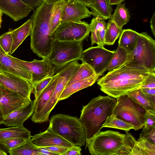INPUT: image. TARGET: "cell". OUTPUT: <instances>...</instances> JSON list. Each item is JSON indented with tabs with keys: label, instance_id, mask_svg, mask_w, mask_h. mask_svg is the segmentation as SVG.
Listing matches in <instances>:
<instances>
[{
	"label": "cell",
	"instance_id": "ba28073f",
	"mask_svg": "<svg viewBox=\"0 0 155 155\" xmlns=\"http://www.w3.org/2000/svg\"><path fill=\"white\" fill-rule=\"evenodd\" d=\"M127 60L155 72V40L147 32L139 33L136 47Z\"/></svg>",
	"mask_w": 155,
	"mask_h": 155
},
{
	"label": "cell",
	"instance_id": "ee69618b",
	"mask_svg": "<svg viewBox=\"0 0 155 155\" xmlns=\"http://www.w3.org/2000/svg\"><path fill=\"white\" fill-rule=\"evenodd\" d=\"M37 152L38 155H56L55 153L49 150L45 147H38Z\"/></svg>",
	"mask_w": 155,
	"mask_h": 155
},
{
	"label": "cell",
	"instance_id": "484cf974",
	"mask_svg": "<svg viewBox=\"0 0 155 155\" xmlns=\"http://www.w3.org/2000/svg\"><path fill=\"white\" fill-rule=\"evenodd\" d=\"M130 155H155V144L148 142L140 134Z\"/></svg>",
	"mask_w": 155,
	"mask_h": 155
},
{
	"label": "cell",
	"instance_id": "681fc988",
	"mask_svg": "<svg viewBox=\"0 0 155 155\" xmlns=\"http://www.w3.org/2000/svg\"><path fill=\"white\" fill-rule=\"evenodd\" d=\"M8 153V151L0 143V155H7Z\"/></svg>",
	"mask_w": 155,
	"mask_h": 155
},
{
	"label": "cell",
	"instance_id": "74e56055",
	"mask_svg": "<svg viewBox=\"0 0 155 155\" xmlns=\"http://www.w3.org/2000/svg\"><path fill=\"white\" fill-rule=\"evenodd\" d=\"M140 134L148 142L155 144V126L144 127Z\"/></svg>",
	"mask_w": 155,
	"mask_h": 155
},
{
	"label": "cell",
	"instance_id": "f35d334b",
	"mask_svg": "<svg viewBox=\"0 0 155 155\" xmlns=\"http://www.w3.org/2000/svg\"><path fill=\"white\" fill-rule=\"evenodd\" d=\"M144 117L145 125L144 127H148L155 126V112L146 110Z\"/></svg>",
	"mask_w": 155,
	"mask_h": 155
},
{
	"label": "cell",
	"instance_id": "836d02e7",
	"mask_svg": "<svg viewBox=\"0 0 155 155\" xmlns=\"http://www.w3.org/2000/svg\"><path fill=\"white\" fill-rule=\"evenodd\" d=\"M95 74L93 69L89 65L86 63H82L78 70L66 85L83 80Z\"/></svg>",
	"mask_w": 155,
	"mask_h": 155
},
{
	"label": "cell",
	"instance_id": "f6af8a7d",
	"mask_svg": "<svg viewBox=\"0 0 155 155\" xmlns=\"http://www.w3.org/2000/svg\"><path fill=\"white\" fill-rule=\"evenodd\" d=\"M155 13L154 12L150 21V27L153 36L155 37Z\"/></svg>",
	"mask_w": 155,
	"mask_h": 155
},
{
	"label": "cell",
	"instance_id": "e575fe53",
	"mask_svg": "<svg viewBox=\"0 0 155 155\" xmlns=\"http://www.w3.org/2000/svg\"><path fill=\"white\" fill-rule=\"evenodd\" d=\"M11 29L0 36V46L6 53L10 54L13 39Z\"/></svg>",
	"mask_w": 155,
	"mask_h": 155
},
{
	"label": "cell",
	"instance_id": "9c48e42d",
	"mask_svg": "<svg viewBox=\"0 0 155 155\" xmlns=\"http://www.w3.org/2000/svg\"><path fill=\"white\" fill-rule=\"evenodd\" d=\"M90 32V24L84 21L61 24L51 35L54 40L62 41H83Z\"/></svg>",
	"mask_w": 155,
	"mask_h": 155
},
{
	"label": "cell",
	"instance_id": "4dcf8cb0",
	"mask_svg": "<svg viewBox=\"0 0 155 155\" xmlns=\"http://www.w3.org/2000/svg\"><path fill=\"white\" fill-rule=\"evenodd\" d=\"M127 56L126 51L123 48L118 46L105 69V72L107 70L110 71L120 66L126 61Z\"/></svg>",
	"mask_w": 155,
	"mask_h": 155
},
{
	"label": "cell",
	"instance_id": "2e32d148",
	"mask_svg": "<svg viewBox=\"0 0 155 155\" xmlns=\"http://www.w3.org/2000/svg\"><path fill=\"white\" fill-rule=\"evenodd\" d=\"M0 72L8 73L31 81V73L23 68L14 60L10 54H7L0 46Z\"/></svg>",
	"mask_w": 155,
	"mask_h": 155
},
{
	"label": "cell",
	"instance_id": "d4e9b609",
	"mask_svg": "<svg viewBox=\"0 0 155 155\" xmlns=\"http://www.w3.org/2000/svg\"><path fill=\"white\" fill-rule=\"evenodd\" d=\"M31 137V132L24 126L0 128V141L14 137L27 139Z\"/></svg>",
	"mask_w": 155,
	"mask_h": 155
},
{
	"label": "cell",
	"instance_id": "ab89813d",
	"mask_svg": "<svg viewBox=\"0 0 155 155\" xmlns=\"http://www.w3.org/2000/svg\"><path fill=\"white\" fill-rule=\"evenodd\" d=\"M140 88H155V72H150Z\"/></svg>",
	"mask_w": 155,
	"mask_h": 155
},
{
	"label": "cell",
	"instance_id": "5bb4252c",
	"mask_svg": "<svg viewBox=\"0 0 155 155\" xmlns=\"http://www.w3.org/2000/svg\"><path fill=\"white\" fill-rule=\"evenodd\" d=\"M0 9L15 21L27 16L33 10L21 0H0Z\"/></svg>",
	"mask_w": 155,
	"mask_h": 155
},
{
	"label": "cell",
	"instance_id": "9a60e30c",
	"mask_svg": "<svg viewBox=\"0 0 155 155\" xmlns=\"http://www.w3.org/2000/svg\"><path fill=\"white\" fill-rule=\"evenodd\" d=\"M91 13L83 4L74 1H66L61 17V24L71 21H79L89 17Z\"/></svg>",
	"mask_w": 155,
	"mask_h": 155
},
{
	"label": "cell",
	"instance_id": "db71d44e",
	"mask_svg": "<svg viewBox=\"0 0 155 155\" xmlns=\"http://www.w3.org/2000/svg\"><path fill=\"white\" fill-rule=\"evenodd\" d=\"M0 27H1V26H0Z\"/></svg>",
	"mask_w": 155,
	"mask_h": 155
},
{
	"label": "cell",
	"instance_id": "7a4b0ae2",
	"mask_svg": "<svg viewBox=\"0 0 155 155\" xmlns=\"http://www.w3.org/2000/svg\"><path fill=\"white\" fill-rule=\"evenodd\" d=\"M116 99L99 95L83 106L79 119L84 127L86 143L101 131L107 117L113 114Z\"/></svg>",
	"mask_w": 155,
	"mask_h": 155
},
{
	"label": "cell",
	"instance_id": "f5cc1de1",
	"mask_svg": "<svg viewBox=\"0 0 155 155\" xmlns=\"http://www.w3.org/2000/svg\"><path fill=\"white\" fill-rule=\"evenodd\" d=\"M3 15V13L0 9V26H1V23L2 21V16Z\"/></svg>",
	"mask_w": 155,
	"mask_h": 155
},
{
	"label": "cell",
	"instance_id": "816d5d0a",
	"mask_svg": "<svg viewBox=\"0 0 155 155\" xmlns=\"http://www.w3.org/2000/svg\"><path fill=\"white\" fill-rule=\"evenodd\" d=\"M4 118L2 111L0 107V125L2 124Z\"/></svg>",
	"mask_w": 155,
	"mask_h": 155
},
{
	"label": "cell",
	"instance_id": "4316f807",
	"mask_svg": "<svg viewBox=\"0 0 155 155\" xmlns=\"http://www.w3.org/2000/svg\"><path fill=\"white\" fill-rule=\"evenodd\" d=\"M66 1L60 2L53 4L50 18L51 35L61 24L63 9Z\"/></svg>",
	"mask_w": 155,
	"mask_h": 155
},
{
	"label": "cell",
	"instance_id": "7dc6e473",
	"mask_svg": "<svg viewBox=\"0 0 155 155\" xmlns=\"http://www.w3.org/2000/svg\"><path fill=\"white\" fill-rule=\"evenodd\" d=\"M81 3L85 5L86 7L90 8L91 5L93 0H73Z\"/></svg>",
	"mask_w": 155,
	"mask_h": 155
},
{
	"label": "cell",
	"instance_id": "277c9868",
	"mask_svg": "<svg viewBox=\"0 0 155 155\" xmlns=\"http://www.w3.org/2000/svg\"><path fill=\"white\" fill-rule=\"evenodd\" d=\"M111 130L101 131L86 143L92 155H130L136 140L130 133Z\"/></svg>",
	"mask_w": 155,
	"mask_h": 155
},
{
	"label": "cell",
	"instance_id": "44dd1931",
	"mask_svg": "<svg viewBox=\"0 0 155 155\" xmlns=\"http://www.w3.org/2000/svg\"><path fill=\"white\" fill-rule=\"evenodd\" d=\"M102 75L101 74H95L83 80L66 85L59 98L58 102L68 98L74 93L81 90L91 86Z\"/></svg>",
	"mask_w": 155,
	"mask_h": 155
},
{
	"label": "cell",
	"instance_id": "b9f144b4",
	"mask_svg": "<svg viewBox=\"0 0 155 155\" xmlns=\"http://www.w3.org/2000/svg\"><path fill=\"white\" fill-rule=\"evenodd\" d=\"M81 150V147L73 146L69 147L64 155H80Z\"/></svg>",
	"mask_w": 155,
	"mask_h": 155
},
{
	"label": "cell",
	"instance_id": "8fae6325",
	"mask_svg": "<svg viewBox=\"0 0 155 155\" xmlns=\"http://www.w3.org/2000/svg\"><path fill=\"white\" fill-rule=\"evenodd\" d=\"M12 57L21 67L31 73L32 84L45 78L52 76L55 73L54 68L48 58H42L41 60L34 59L31 61H28Z\"/></svg>",
	"mask_w": 155,
	"mask_h": 155
},
{
	"label": "cell",
	"instance_id": "d6986e66",
	"mask_svg": "<svg viewBox=\"0 0 155 155\" xmlns=\"http://www.w3.org/2000/svg\"><path fill=\"white\" fill-rule=\"evenodd\" d=\"M58 75V72L53 76L48 84L34 100V110L31 118V120L33 122L35 123L53 93L56 85Z\"/></svg>",
	"mask_w": 155,
	"mask_h": 155
},
{
	"label": "cell",
	"instance_id": "5b68a950",
	"mask_svg": "<svg viewBox=\"0 0 155 155\" xmlns=\"http://www.w3.org/2000/svg\"><path fill=\"white\" fill-rule=\"evenodd\" d=\"M47 130L60 136L73 145L81 147L86 142L84 127L77 117L63 114L51 117Z\"/></svg>",
	"mask_w": 155,
	"mask_h": 155
},
{
	"label": "cell",
	"instance_id": "3957f363",
	"mask_svg": "<svg viewBox=\"0 0 155 155\" xmlns=\"http://www.w3.org/2000/svg\"><path fill=\"white\" fill-rule=\"evenodd\" d=\"M53 5L43 1L34 11L31 17V48L34 53L42 58H48L52 48L54 39L51 37L50 18Z\"/></svg>",
	"mask_w": 155,
	"mask_h": 155
},
{
	"label": "cell",
	"instance_id": "8d00e7d4",
	"mask_svg": "<svg viewBox=\"0 0 155 155\" xmlns=\"http://www.w3.org/2000/svg\"><path fill=\"white\" fill-rule=\"evenodd\" d=\"M53 76L47 77L32 84L33 87L32 92L35 98L36 97L48 84L52 79Z\"/></svg>",
	"mask_w": 155,
	"mask_h": 155
},
{
	"label": "cell",
	"instance_id": "e0dca14e",
	"mask_svg": "<svg viewBox=\"0 0 155 155\" xmlns=\"http://www.w3.org/2000/svg\"><path fill=\"white\" fill-rule=\"evenodd\" d=\"M31 139L32 142L38 147L61 145L70 147L74 146L60 136L47 130L31 136Z\"/></svg>",
	"mask_w": 155,
	"mask_h": 155
},
{
	"label": "cell",
	"instance_id": "f546056e",
	"mask_svg": "<svg viewBox=\"0 0 155 155\" xmlns=\"http://www.w3.org/2000/svg\"><path fill=\"white\" fill-rule=\"evenodd\" d=\"M103 127L117 129L126 132L134 128V126L131 123L120 119L113 114L107 117L102 127Z\"/></svg>",
	"mask_w": 155,
	"mask_h": 155
},
{
	"label": "cell",
	"instance_id": "ffe728a7",
	"mask_svg": "<svg viewBox=\"0 0 155 155\" xmlns=\"http://www.w3.org/2000/svg\"><path fill=\"white\" fill-rule=\"evenodd\" d=\"M107 24L104 20L95 17L90 24L91 45L96 44L97 46L104 47V42Z\"/></svg>",
	"mask_w": 155,
	"mask_h": 155
},
{
	"label": "cell",
	"instance_id": "7402d4cb",
	"mask_svg": "<svg viewBox=\"0 0 155 155\" xmlns=\"http://www.w3.org/2000/svg\"><path fill=\"white\" fill-rule=\"evenodd\" d=\"M32 23V19L31 18L19 27L14 30H11L13 41L10 55L15 51L28 36L30 35Z\"/></svg>",
	"mask_w": 155,
	"mask_h": 155
},
{
	"label": "cell",
	"instance_id": "1f68e13d",
	"mask_svg": "<svg viewBox=\"0 0 155 155\" xmlns=\"http://www.w3.org/2000/svg\"><path fill=\"white\" fill-rule=\"evenodd\" d=\"M38 147L32 142L31 138L27 139L21 146L9 150L10 155H38L37 152Z\"/></svg>",
	"mask_w": 155,
	"mask_h": 155
},
{
	"label": "cell",
	"instance_id": "7bdbcfd3",
	"mask_svg": "<svg viewBox=\"0 0 155 155\" xmlns=\"http://www.w3.org/2000/svg\"><path fill=\"white\" fill-rule=\"evenodd\" d=\"M31 7L34 11L43 1V0H21Z\"/></svg>",
	"mask_w": 155,
	"mask_h": 155
},
{
	"label": "cell",
	"instance_id": "ac0fdd59",
	"mask_svg": "<svg viewBox=\"0 0 155 155\" xmlns=\"http://www.w3.org/2000/svg\"><path fill=\"white\" fill-rule=\"evenodd\" d=\"M34 110V101L14 110L4 118L2 124L6 126H24V122L32 115Z\"/></svg>",
	"mask_w": 155,
	"mask_h": 155
},
{
	"label": "cell",
	"instance_id": "d6a6232c",
	"mask_svg": "<svg viewBox=\"0 0 155 155\" xmlns=\"http://www.w3.org/2000/svg\"><path fill=\"white\" fill-rule=\"evenodd\" d=\"M127 94L147 110H150L155 112V106L147 99L140 88L134 90Z\"/></svg>",
	"mask_w": 155,
	"mask_h": 155
},
{
	"label": "cell",
	"instance_id": "7c38bea8",
	"mask_svg": "<svg viewBox=\"0 0 155 155\" xmlns=\"http://www.w3.org/2000/svg\"><path fill=\"white\" fill-rule=\"evenodd\" d=\"M31 101L0 85V107L3 118L12 112L29 104Z\"/></svg>",
	"mask_w": 155,
	"mask_h": 155
},
{
	"label": "cell",
	"instance_id": "c3c4849f",
	"mask_svg": "<svg viewBox=\"0 0 155 155\" xmlns=\"http://www.w3.org/2000/svg\"><path fill=\"white\" fill-rule=\"evenodd\" d=\"M43 1L48 5L53 4L62 1H67L69 0H43Z\"/></svg>",
	"mask_w": 155,
	"mask_h": 155
},
{
	"label": "cell",
	"instance_id": "bcb514c9",
	"mask_svg": "<svg viewBox=\"0 0 155 155\" xmlns=\"http://www.w3.org/2000/svg\"><path fill=\"white\" fill-rule=\"evenodd\" d=\"M143 94L155 95V88H140Z\"/></svg>",
	"mask_w": 155,
	"mask_h": 155
},
{
	"label": "cell",
	"instance_id": "d590c367",
	"mask_svg": "<svg viewBox=\"0 0 155 155\" xmlns=\"http://www.w3.org/2000/svg\"><path fill=\"white\" fill-rule=\"evenodd\" d=\"M27 139L14 137L0 141V143L8 151L15 148L24 144Z\"/></svg>",
	"mask_w": 155,
	"mask_h": 155
},
{
	"label": "cell",
	"instance_id": "f1b7e54d",
	"mask_svg": "<svg viewBox=\"0 0 155 155\" xmlns=\"http://www.w3.org/2000/svg\"><path fill=\"white\" fill-rule=\"evenodd\" d=\"M122 28L118 27L110 19L107 24L104 37V44L113 45L121 35Z\"/></svg>",
	"mask_w": 155,
	"mask_h": 155
},
{
	"label": "cell",
	"instance_id": "f907efd6",
	"mask_svg": "<svg viewBox=\"0 0 155 155\" xmlns=\"http://www.w3.org/2000/svg\"><path fill=\"white\" fill-rule=\"evenodd\" d=\"M124 0H109V3L111 5H116L121 3Z\"/></svg>",
	"mask_w": 155,
	"mask_h": 155
},
{
	"label": "cell",
	"instance_id": "4fadbf2b",
	"mask_svg": "<svg viewBox=\"0 0 155 155\" xmlns=\"http://www.w3.org/2000/svg\"><path fill=\"white\" fill-rule=\"evenodd\" d=\"M0 85L24 97L31 99L33 90L32 84L25 79L11 74L0 72Z\"/></svg>",
	"mask_w": 155,
	"mask_h": 155
},
{
	"label": "cell",
	"instance_id": "6da1fadb",
	"mask_svg": "<svg viewBox=\"0 0 155 155\" xmlns=\"http://www.w3.org/2000/svg\"><path fill=\"white\" fill-rule=\"evenodd\" d=\"M143 66L126 61L97 80L101 91L114 98L140 88L150 72Z\"/></svg>",
	"mask_w": 155,
	"mask_h": 155
},
{
	"label": "cell",
	"instance_id": "8992f818",
	"mask_svg": "<svg viewBox=\"0 0 155 155\" xmlns=\"http://www.w3.org/2000/svg\"><path fill=\"white\" fill-rule=\"evenodd\" d=\"M82 41H62L54 40L48 58L55 73L72 61L81 60Z\"/></svg>",
	"mask_w": 155,
	"mask_h": 155
},
{
	"label": "cell",
	"instance_id": "83f0119b",
	"mask_svg": "<svg viewBox=\"0 0 155 155\" xmlns=\"http://www.w3.org/2000/svg\"><path fill=\"white\" fill-rule=\"evenodd\" d=\"M130 19L128 9L124 5L121 3L117 5L116 8L110 18L111 20L121 28L129 22Z\"/></svg>",
	"mask_w": 155,
	"mask_h": 155
},
{
	"label": "cell",
	"instance_id": "60d3db41",
	"mask_svg": "<svg viewBox=\"0 0 155 155\" xmlns=\"http://www.w3.org/2000/svg\"><path fill=\"white\" fill-rule=\"evenodd\" d=\"M49 150L57 155H64L69 147L61 145L45 147Z\"/></svg>",
	"mask_w": 155,
	"mask_h": 155
},
{
	"label": "cell",
	"instance_id": "cb8c5ba5",
	"mask_svg": "<svg viewBox=\"0 0 155 155\" xmlns=\"http://www.w3.org/2000/svg\"><path fill=\"white\" fill-rule=\"evenodd\" d=\"M91 15L103 20L110 19L112 8L109 0H93L90 7Z\"/></svg>",
	"mask_w": 155,
	"mask_h": 155
},
{
	"label": "cell",
	"instance_id": "603a6c76",
	"mask_svg": "<svg viewBox=\"0 0 155 155\" xmlns=\"http://www.w3.org/2000/svg\"><path fill=\"white\" fill-rule=\"evenodd\" d=\"M139 34L130 29L123 30L120 35L118 46L123 48L128 54H131L136 47Z\"/></svg>",
	"mask_w": 155,
	"mask_h": 155
},
{
	"label": "cell",
	"instance_id": "52a82bcc",
	"mask_svg": "<svg viewBox=\"0 0 155 155\" xmlns=\"http://www.w3.org/2000/svg\"><path fill=\"white\" fill-rule=\"evenodd\" d=\"M116 98L117 102L113 114L120 119L131 123L135 130L142 129L145 125L146 110L127 94Z\"/></svg>",
	"mask_w": 155,
	"mask_h": 155
},
{
	"label": "cell",
	"instance_id": "30bf717a",
	"mask_svg": "<svg viewBox=\"0 0 155 155\" xmlns=\"http://www.w3.org/2000/svg\"><path fill=\"white\" fill-rule=\"evenodd\" d=\"M115 51L97 46L90 47L83 51L81 61L89 65L96 74L102 75L113 56Z\"/></svg>",
	"mask_w": 155,
	"mask_h": 155
}]
</instances>
